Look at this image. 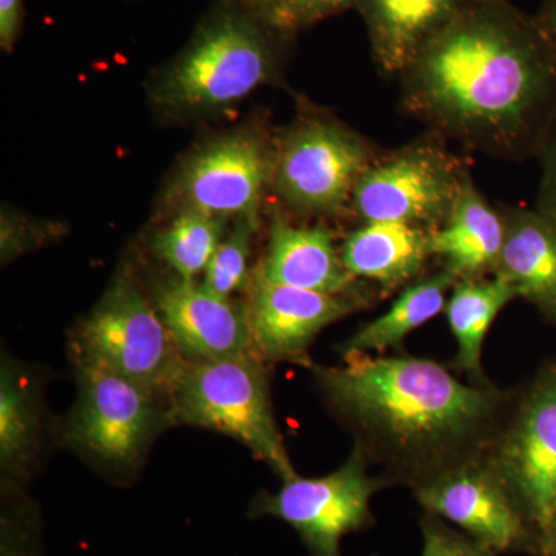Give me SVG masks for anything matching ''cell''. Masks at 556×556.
Returning a JSON list of instances; mask_svg holds the SVG:
<instances>
[{"instance_id":"cell-7","label":"cell","mask_w":556,"mask_h":556,"mask_svg":"<svg viewBox=\"0 0 556 556\" xmlns=\"http://www.w3.org/2000/svg\"><path fill=\"white\" fill-rule=\"evenodd\" d=\"M76 367L78 399L65 442L105 467L137 466L161 431L174 426L169 402L108 369Z\"/></svg>"},{"instance_id":"cell-4","label":"cell","mask_w":556,"mask_h":556,"mask_svg":"<svg viewBox=\"0 0 556 556\" xmlns=\"http://www.w3.org/2000/svg\"><path fill=\"white\" fill-rule=\"evenodd\" d=\"M175 424L207 428L251 450L281 482L298 477L270 402L262 358L189 362L169 399Z\"/></svg>"},{"instance_id":"cell-22","label":"cell","mask_w":556,"mask_h":556,"mask_svg":"<svg viewBox=\"0 0 556 556\" xmlns=\"http://www.w3.org/2000/svg\"><path fill=\"white\" fill-rule=\"evenodd\" d=\"M456 281L453 274L442 269L407 285L387 313L364 325L343 343V357L372 356L401 346L413 331L444 313Z\"/></svg>"},{"instance_id":"cell-26","label":"cell","mask_w":556,"mask_h":556,"mask_svg":"<svg viewBox=\"0 0 556 556\" xmlns=\"http://www.w3.org/2000/svg\"><path fill=\"white\" fill-rule=\"evenodd\" d=\"M422 555L420 556H497L473 538L453 529L444 519L424 515L420 519Z\"/></svg>"},{"instance_id":"cell-6","label":"cell","mask_w":556,"mask_h":556,"mask_svg":"<svg viewBox=\"0 0 556 556\" xmlns=\"http://www.w3.org/2000/svg\"><path fill=\"white\" fill-rule=\"evenodd\" d=\"M468 178L438 139H420L372 161L351 204L364 223H404L431 233L448 222Z\"/></svg>"},{"instance_id":"cell-19","label":"cell","mask_w":556,"mask_h":556,"mask_svg":"<svg viewBox=\"0 0 556 556\" xmlns=\"http://www.w3.org/2000/svg\"><path fill=\"white\" fill-rule=\"evenodd\" d=\"M380 70L402 76L466 0H362Z\"/></svg>"},{"instance_id":"cell-23","label":"cell","mask_w":556,"mask_h":556,"mask_svg":"<svg viewBox=\"0 0 556 556\" xmlns=\"http://www.w3.org/2000/svg\"><path fill=\"white\" fill-rule=\"evenodd\" d=\"M228 218L182 211L153 233L150 248L182 280H195L228 232Z\"/></svg>"},{"instance_id":"cell-13","label":"cell","mask_w":556,"mask_h":556,"mask_svg":"<svg viewBox=\"0 0 556 556\" xmlns=\"http://www.w3.org/2000/svg\"><path fill=\"white\" fill-rule=\"evenodd\" d=\"M153 305L179 353L189 362L257 356L248 303L219 298L204 285L178 277L159 285Z\"/></svg>"},{"instance_id":"cell-27","label":"cell","mask_w":556,"mask_h":556,"mask_svg":"<svg viewBox=\"0 0 556 556\" xmlns=\"http://www.w3.org/2000/svg\"><path fill=\"white\" fill-rule=\"evenodd\" d=\"M540 149L543 175H541L536 208L556 218V116L548 127L546 137L541 142Z\"/></svg>"},{"instance_id":"cell-15","label":"cell","mask_w":556,"mask_h":556,"mask_svg":"<svg viewBox=\"0 0 556 556\" xmlns=\"http://www.w3.org/2000/svg\"><path fill=\"white\" fill-rule=\"evenodd\" d=\"M506 240L495 276L556 321V218L540 208L503 211Z\"/></svg>"},{"instance_id":"cell-30","label":"cell","mask_w":556,"mask_h":556,"mask_svg":"<svg viewBox=\"0 0 556 556\" xmlns=\"http://www.w3.org/2000/svg\"><path fill=\"white\" fill-rule=\"evenodd\" d=\"M244 2L266 21L281 25V27H291L289 25V0H244Z\"/></svg>"},{"instance_id":"cell-32","label":"cell","mask_w":556,"mask_h":556,"mask_svg":"<svg viewBox=\"0 0 556 556\" xmlns=\"http://www.w3.org/2000/svg\"><path fill=\"white\" fill-rule=\"evenodd\" d=\"M546 556H556V506L546 532Z\"/></svg>"},{"instance_id":"cell-31","label":"cell","mask_w":556,"mask_h":556,"mask_svg":"<svg viewBox=\"0 0 556 556\" xmlns=\"http://www.w3.org/2000/svg\"><path fill=\"white\" fill-rule=\"evenodd\" d=\"M536 22L556 64V0L544 2L543 14H541V20Z\"/></svg>"},{"instance_id":"cell-3","label":"cell","mask_w":556,"mask_h":556,"mask_svg":"<svg viewBox=\"0 0 556 556\" xmlns=\"http://www.w3.org/2000/svg\"><path fill=\"white\" fill-rule=\"evenodd\" d=\"M76 365H90L144 387L169 402L189 361L130 270H121L73 331Z\"/></svg>"},{"instance_id":"cell-11","label":"cell","mask_w":556,"mask_h":556,"mask_svg":"<svg viewBox=\"0 0 556 556\" xmlns=\"http://www.w3.org/2000/svg\"><path fill=\"white\" fill-rule=\"evenodd\" d=\"M544 544L556 506V368L538 376L514 404L489 452Z\"/></svg>"},{"instance_id":"cell-12","label":"cell","mask_w":556,"mask_h":556,"mask_svg":"<svg viewBox=\"0 0 556 556\" xmlns=\"http://www.w3.org/2000/svg\"><path fill=\"white\" fill-rule=\"evenodd\" d=\"M276 148L265 135L244 129L223 135L195 150L172 182L179 212L222 218H258L260 203L273 185Z\"/></svg>"},{"instance_id":"cell-17","label":"cell","mask_w":556,"mask_h":556,"mask_svg":"<svg viewBox=\"0 0 556 556\" xmlns=\"http://www.w3.org/2000/svg\"><path fill=\"white\" fill-rule=\"evenodd\" d=\"M433 257L444 262V269L457 280H477L495 276L506 240L503 211L489 201L468 178L455 211L441 229L430 233Z\"/></svg>"},{"instance_id":"cell-5","label":"cell","mask_w":556,"mask_h":556,"mask_svg":"<svg viewBox=\"0 0 556 556\" xmlns=\"http://www.w3.org/2000/svg\"><path fill=\"white\" fill-rule=\"evenodd\" d=\"M274 56L254 22L222 14L204 25L153 87V100L175 112L226 108L273 78Z\"/></svg>"},{"instance_id":"cell-10","label":"cell","mask_w":556,"mask_h":556,"mask_svg":"<svg viewBox=\"0 0 556 556\" xmlns=\"http://www.w3.org/2000/svg\"><path fill=\"white\" fill-rule=\"evenodd\" d=\"M412 493L426 514L456 526L496 555L544 556L536 527L486 453L426 479Z\"/></svg>"},{"instance_id":"cell-25","label":"cell","mask_w":556,"mask_h":556,"mask_svg":"<svg viewBox=\"0 0 556 556\" xmlns=\"http://www.w3.org/2000/svg\"><path fill=\"white\" fill-rule=\"evenodd\" d=\"M2 485V556H40L38 511L22 485Z\"/></svg>"},{"instance_id":"cell-24","label":"cell","mask_w":556,"mask_h":556,"mask_svg":"<svg viewBox=\"0 0 556 556\" xmlns=\"http://www.w3.org/2000/svg\"><path fill=\"white\" fill-rule=\"evenodd\" d=\"M257 225L258 218H236L204 270L206 276L203 285L208 291L219 298L230 299L233 292L247 287L252 237Z\"/></svg>"},{"instance_id":"cell-2","label":"cell","mask_w":556,"mask_h":556,"mask_svg":"<svg viewBox=\"0 0 556 556\" xmlns=\"http://www.w3.org/2000/svg\"><path fill=\"white\" fill-rule=\"evenodd\" d=\"M340 367H311L354 448L390 485L413 486L485 455L515 394L464 383L426 357L353 356Z\"/></svg>"},{"instance_id":"cell-16","label":"cell","mask_w":556,"mask_h":556,"mask_svg":"<svg viewBox=\"0 0 556 556\" xmlns=\"http://www.w3.org/2000/svg\"><path fill=\"white\" fill-rule=\"evenodd\" d=\"M255 276L325 294H346L356 278L348 273L331 233L321 228H298L277 218L268 252Z\"/></svg>"},{"instance_id":"cell-1","label":"cell","mask_w":556,"mask_h":556,"mask_svg":"<svg viewBox=\"0 0 556 556\" xmlns=\"http://www.w3.org/2000/svg\"><path fill=\"white\" fill-rule=\"evenodd\" d=\"M405 109L497 156L540 148L556 116V64L538 22L466 0L401 76Z\"/></svg>"},{"instance_id":"cell-28","label":"cell","mask_w":556,"mask_h":556,"mask_svg":"<svg viewBox=\"0 0 556 556\" xmlns=\"http://www.w3.org/2000/svg\"><path fill=\"white\" fill-rule=\"evenodd\" d=\"M353 0H289V25L308 24L345 9Z\"/></svg>"},{"instance_id":"cell-8","label":"cell","mask_w":556,"mask_h":556,"mask_svg":"<svg viewBox=\"0 0 556 556\" xmlns=\"http://www.w3.org/2000/svg\"><path fill=\"white\" fill-rule=\"evenodd\" d=\"M369 468L368 460L354 448L332 473L318 478L298 475L283 481L276 493H260L249 514L287 522L313 556H342L343 538L376 526L372 497L390 486L386 478L369 473Z\"/></svg>"},{"instance_id":"cell-20","label":"cell","mask_w":556,"mask_h":556,"mask_svg":"<svg viewBox=\"0 0 556 556\" xmlns=\"http://www.w3.org/2000/svg\"><path fill=\"white\" fill-rule=\"evenodd\" d=\"M42 402L27 372L3 357L0 371V468L3 482L24 485L39 459Z\"/></svg>"},{"instance_id":"cell-29","label":"cell","mask_w":556,"mask_h":556,"mask_svg":"<svg viewBox=\"0 0 556 556\" xmlns=\"http://www.w3.org/2000/svg\"><path fill=\"white\" fill-rule=\"evenodd\" d=\"M22 22V0H0V46L13 49Z\"/></svg>"},{"instance_id":"cell-21","label":"cell","mask_w":556,"mask_h":556,"mask_svg":"<svg viewBox=\"0 0 556 556\" xmlns=\"http://www.w3.org/2000/svg\"><path fill=\"white\" fill-rule=\"evenodd\" d=\"M518 298L514 285L500 276L457 280L450 292L444 313L457 346L452 367L464 372L471 383H490L482 369L486 332L501 311Z\"/></svg>"},{"instance_id":"cell-18","label":"cell","mask_w":556,"mask_h":556,"mask_svg":"<svg viewBox=\"0 0 556 556\" xmlns=\"http://www.w3.org/2000/svg\"><path fill=\"white\" fill-rule=\"evenodd\" d=\"M343 265L354 278L376 281L387 291L420 278L433 257L430 232L404 223H364L346 237Z\"/></svg>"},{"instance_id":"cell-14","label":"cell","mask_w":556,"mask_h":556,"mask_svg":"<svg viewBox=\"0 0 556 556\" xmlns=\"http://www.w3.org/2000/svg\"><path fill=\"white\" fill-rule=\"evenodd\" d=\"M248 308L252 345L262 361L309 365L311 343L358 303L348 294L285 287L255 276Z\"/></svg>"},{"instance_id":"cell-9","label":"cell","mask_w":556,"mask_h":556,"mask_svg":"<svg viewBox=\"0 0 556 556\" xmlns=\"http://www.w3.org/2000/svg\"><path fill=\"white\" fill-rule=\"evenodd\" d=\"M376 159L367 139L343 124L306 116L278 142L273 186L292 211L338 214Z\"/></svg>"}]
</instances>
